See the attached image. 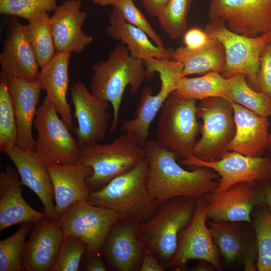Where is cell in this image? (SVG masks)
<instances>
[{"label": "cell", "instance_id": "cell-1", "mask_svg": "<svg viewBox=\"0 0 271 271\" xmlns=\"http://www.w3.org/2000/svg\"><path fill=\"white\" fill-rule=\"evenodd\" d=\"M148 163V190L159 205L178 197L198 198L217 188L219 175L213 169L193 166L182 168L178 157L156 140H148L143 147Z\"/></svg>", "mask_w": 271, "mask_h": 271}, {"label": "cell", "instance_id": "cell-2", "mask_svg": "<svg viewBox=\"0 0 271 271\" xmlns=\"http://www.w3.org/2000/svg\"><path fill=\"white\" fill-rule=\"evenodd\" d=\"M90 91L111 103L113 116L109 132H114L125 88L131 94L139 90L148 74L143 60L132 56L125 45L120 43L110 53L107 59L94 64Z\"/></svg>", "mask_w": 271, "mask_h": 271}, {"label": "cell", "instance_id": "cell-3", "mask_svg": "<svg viewBox=\"0 0 271 271\" xmlns=\"http://www.w3.org/2000/svg\"><path fill=\"white\" fill-rule=\"evenodd\" d=\"M148 163L145 157L130 170L90 192L88 201L116 212L120 219L146 221L159 205L148 190Z\"/></svg>", "mask_w": 271, "mask_h": 271}, {"label": "cell", "instance_id": "cell-4", "mask_svg": "<svg viewBox=\"0 0 271 271\" xmlns=\"http://www.w3.org/2000/svg\"><path fill=\"white\" fill-rule=\"evenodd\" d=\"M197 199L189 197L169 199L159 205L155 213L139 225L140 238L166 262L175 253L181 233L194 216Z\"/></svg>", "mask_w": 271, "mask_h": 271}, {"label": "cell", "instance_id": "cell-5", "mask_svg": "<svg viewBox=\"0 0 271 271\" xmlns=\"http://www.w3.org/2000/svg\"><path fill=\"white\" fill-rule=\"evenodd\" d=\"M145 158L142 147L128 135L122 134L112 142L80 147L78 163L91 168L86 179L91 189L101 188L116 177L133 168Z\"/></svg>", "mask_w": 271, "mask_h": 271}, {"label": "cell", "instance_id": "cell-6", "mask_svg": "<svg viewBox=\"0 0 271 271\" xmlns=\"http://www.w3.org/2000/svg\"><path fill=\"white\" fill-rule=\"evenodd\" d=\"M196 101L172 92L161 107L156 140L181 160L192 155L200 132Z\"/></svg>", "mask_w": 271, "mask_h": 271}, {"label": "cell", "instance_id": "cell-7", "mask_svg": "<svg viewBox=\"0 0 271 271\" xmlns=\"http://www.w3.org/2000/svg\"><path fill=\"white\" fill-rule=\"evenodd\" d=\"M197 116L201 118V138L192 155L205 162L216 161L228 152L235 125L232 102L223 97H210L197 105Z\"/></svg>", "mask_w": 271, "mask_h": 271}, {"label": "cell", "instance_id": "cell-8", "mask_svg": "<svg viewBox=\"0 0 271 271\" xmlns=\"http://www.w3.org/2000/svg\"><path fill=\"white\" fill-rule=\"evenodd\" d=\"M58 114L46 95L37 108L34 121L37 132L34 151L46 165L76 164L80 146Z\"/></svg>", "mask_w": 271, "mask_h": 271}, {"label": "cell", "instance_id": "cell-9", "mask_svg": "<svg viewBox=\"0 0 271 271\" xmlns=\"http://www.w3.org/2000/svg\"><path fill=\"white\" fill-rule=\"evenodd\" d=\"M205 30L211 37L218 40L224 47L226 60L222 75L229 78L237 74L244 75L255 89L260 91L257 75L260 56L271 41V32L256 37H248L231 31L219 22H211Z\"/></svg>", "mask_w": 271, "mask_h": 271}, {"label": "cell", "instance_id": "cell-10", "mask_svg": "<svg viewBox=\"0 0 271 271\" xmlns=\"http://www.w3.org/2000/svg\"><path fill=\"white\" fill-rule=\"evenodd\" d=\"M120 218L112 210L83 200L72 205L59 222L64 234L83 241L89 251L96 252Z\"/></svg>", "mask_w": 271, "mask_h": 271}, {"label": "cell", "instance_id": "cell-11", "mask_svg": "<svg viewBox=\"0 0 271 271\" xmlns=\"http://www.w3.org/2000/svg\"><path fill=\"white\" fill-rule=\"evenodd\" d=\"M211 22L225 24L231 31L256 37L271 32V0H210Z\"/></svg>", "mask_w": 271, "mask_h": 271}, {"label": "cell", "instance_id": "cell-12", "mask_svg": "<svg viewBox=\"0 0 271 271\" xmlns=\"http://www.w3.org/2000/svg\"><path fill=\"white\" fill-rule=\"evenodd\" d=\"M206 202L203 197L197 199L194 216L179 236L177 249L164 265L165 269L184 266L190 260L207 261L221 270L219 251L207 225Z\"/></svg>", "mask_w": 271, "mask_h": 271}, {"label": "cell", "instance_id": "cell-13", "mask_svg": "<svg viewBox=\"0 0 271 271\" xmlns=\"http://www.w3.org/2000/svg\"><path fill=\"white\" fill-rule=\"evenodd\" d=\"M180 163L189 167H206L216 172L220 178L215 192H221L240 182H271V156L249 157L228 151L216 161L205 162L191 155L185 160H180Z\"/></svg>", "mask_w": 271, "mask_h": 271}, {"label": "cell", "instance_id": "cell-14", "mask_svg": "<svg viewBox=\"0 0 271 271\" xmlns=\"http://www.w3.org/2000/svg\"><path fill=\"white\" fill-rule=\"evenodd\" d=\"M203 197L207 206V219L215 221L252 222L254 208L265 205L260 183H237Z\"/></svg>", "mask_w": 271, "mask_h": 271}, {"label": "cell", "instance_id": "cell-15", "mask_svg": "<svg viewBox=\"0 0 271 271\" xmlns=\"http://www.w3.org/2000/svg\"><path fill=\"white\" fill-rule=\"evenodd\" d=\"M70 92L78 126L73 128L80 147L100 143L109 127V102L93 95L80 81L74 83Z\"/></svg>", "mask_w": 271, "mask_h": 271}, {"label": "cell", "instance_id": "cell-16", "mask_svg": "<svg viewBox=\"0 0 271 271\" xmlns=\"http://www.w3.org/2000/svg\"><path fill=\"white\" fill-rule=\"evenodd\" d=\"M158 73L161 81L159 92L153 94L151 87H145L135 111L134 118L121 123V130L142 148L148 140L152 122L181 77L178 70L170 67L162 68Z\"/></svg>", "mask_w": 271, "mask_h": 271}, {"label": "cell", "instance_id": "cell-17", "mask_svg": "<svg viewBox=\"0 0 271 271\" xmlns=\"http://www.w3.org/2000/svg\"><path fill=\"white\" fill-rule=\"evenodd\" d=\"M64 236L59 222L48 217L33 223L23 257L24 270L53 271Z\"/></svg>", "mask_w": 271, "mask_h": 271}, {"label": "cell", "instance_id": "cell-18", "mask_svg": "<svg viewBox=\"0 0 271 271\" xmlns=\"http://www.w3.org/2000/svg\"><path fill=\"white\" fill-rule=\"evenodd\" d=\"M0 64L1 72L8 76L37 81L40 67L28 40L26 25L18 17L10 16L9 19Z\"/></svg>", "mask_w": 271, "mask_h": 271}, {"label": "cell", "instance_id": "cell-19", "mask_svg": "<svg viewBox=\"0 0 271 271\" xmlns=\"http://www.w3.org/2000/svg\"><path fill=\"white\" fill-rule=\"evenodd\" d=\"M81 0H67L58 6L49 18V26L56 52L80 53L93 38L85 34L83 24L87 13L81 11Z\"/></svg>", "mask_w": 271, "mask_h": 271}, {"label": "cell", "instance_id": "cell-20", "mask_svg": "<svg viewBox=\"0 0 271 271\" xmlns=\"http://www.w3.org/2000/svg\"><path fill=\"white\" fill-rule=\"evenodd\" d=\"M6 154L14 163L20 176L21 185L34 192L43 205L44 212L54 221H59L55 210L54 194L51 178L46 165L34 150L15 146Z\"/></svg>", "mask_w": 271, "mask_h": 271}, {"label": "cell", "instance_id": "cell-21", "mask_svg": "<svg viewBox=\"0 0 271 271\" xmlns=\"http://www.w3.org/2000/svg\"><path fill=\"white\" fill-rule=\"evenodd\" d=\"M46 166L53 186L55 210L60 220L72 205L80 201H88L90 192L86 179L92 174V170L79 163Z\"/></svg>", "mask_w": 271, "mask_h": 271}, {"label": "cell", "instance_id": "cell-22", "mask_svg": "<svg viewBox=\"0 0 271 271\" xmlns=\"http://www.w3.org/2000/svg\"><path fill=\"white\" fill-rule=\"evenodd\" d=\"M140 222L120 218L103 244L107 257L118 270H133L142 259L146 244L139 236Z\"/></svg>", "mask_w": 271, "mask_h": 271}, {"label": "cell", "instance_id": "cell-23", "mask_svg": "<svg viewBox=\"0 0 271 271\" xmlns=\"http://www.w3.org/2000/svg\"><path fill=\"white\" fill-rule=\"evenodd\" d=\"M208 226L225 262L242 261L257 255L255 231L252 222L210 220Z\"/></svg>", "mask_w": 271, "mask_h": 271}, {"label": "cell", "instance_id": "cell-24", "mask_svg": "<svg viewBox=\"0 0 271 271\" xmlns=\"http://www.w3.org/2000/svg\"><path fill=\"white\" fill-rule=\"evenodd\" d=\"M20 176L12 165L0 174V231L18 224L34 223L48 217L31 207L22 195Z\"/></svg>", "mask_w": 271, "mask_h": 271}, {"label": "cell", "instance_id": "cell-25", "mask_svg": "<svg viewBox=\"0 0 271 271\" xmlns=\"http://www.w3.org/2000/svg\"><path fill=\"white\" fill-rule=\"evenodd\" d=\"M8 84L16 116L17 146L34 150L36 140L32 128L42 89L37 81L8 75Z\"/></svg>", "mask_w": 271, "mask_h": 271}, {"label": "cell", "instance_id": "cell-26", "mask_svg": "<svg viewBox=\"0 0 271 271\" xmlns=\"http://www.w3.org/2000/svg\"><path fill=\"white\" fill-rule=\"evenodd\" d=\"M232 104L235 131L228 146V151L249 157H262L268 143L267 117L258 115L238 104L232 102Z\"/></svg>", "mask_w": 271, "mask_h": 271}, {"label": "cell", "instance_id": "cell-27", "mask_svg": "<svg viewBox=\"0 0 271 271\" xmlns=\"http://www.w3.org/2000/svg\"><path fill=\"white\" fill-rule=\"evenodd\" d=\"M71 56L70 52H56L49 63L40 69L37 79L69 130L73 128V120L70 105L67 100Z\"/></svg>", "mask_w": 271, "mask_h": 271}, {"label": "cell", "instance_id": "cell-28", "mask_svg": "<svg viewBox=\"0 0 271 271\" xmlns=\"http://www.w3.org/2000/svg\"><path fill=\"white\" fill-rule=\"evenodd\" d=\"M108 20L107 35L126 45L132 56L143 61L150 58L172 59L174 50L154 45L143 31L126 22L116 8L108 15Z\"/></svg>", "mask_w": 271, "mask_h": 271}, {"label": "cell", "instance_id": "cell-29", "mask_svg": "<svg viewBox=\"0 0 271 271\" xmlns=\"http://www.w3.org/2000/svg\"><path fill=\"white\" fill-rule=\"evenodd\" d=\"M172 59L181 62V77L203 74L211 71L222 73L225 64V52L222 43L211 37L203 47L190 50L180 46L174 51Z\"/></svg>", "mask_w": 271, "mask_h": 271}, {"label": "cell", "instance_id": "cell-30", "mask_svg": "<svg viewBox=\"0 0 271 271\" xmlns=\"http://www.w3.org/2000/svg\"><path fill=\"white\" fill-rule=\"evenodd\" d=\"M227 78L211 71L194 78L181 77L172 93L187 99L201 100L210 97L227 98Z\"/></svg>", "mask_w": 271, "mask_h": 271}, {"label": "cell", "instance_id": "cell-31", "mask_svg": "<svg viewBox=\"0 0 271 271\" xmlns=\"http://www.w3.org/2000/svg\"><path fill=\"white\" fill-rule=\"evenodd\" d=\"M246 76L237 74L227 78L226 99L265 117L271 115V99L261 91L253 90L246 82Z\"/></svg>", "mask_w": 271, "mask_h": 271}, {"label": "cell", "instance_id": "cell-32", "mask_svg": "<svg viewBox=\"0 0 271 271\" xmlns=\"http://www.w3.org/2000/svg\"><path fill=\"white\" fill-rule=\"evenodd\" d=\"M48 13H43L29 19L26 25L28 40L40 69L46 66L56 53Z\"/></svg>", "mask_w": 271, "mask_h": 271}, {"label": "cell", "instance_id": "cell-33", "mask_svg": "<svg viewBox=\"0 0 271 271\" xmlns=\"http://www.w3.org/2000/svg\"><path fill=\"white\" fill-rule=\"evenodd\" d=\"M17 130L8 75L0 74V151L6 153L17 146Z\"/></svg>", "mask_w": 271, "mask_h": 271}, {"label": "cell", "instance_id": "cell-34", "mask_svg": "<svg viewBox=\"0 0 271 271\" xmlns=\"http://www.w3.org/2000/svg\"><path fill=\"white\" fill-rule=\"evenodd\" d=\"M251 218L257 247V270L271 271V214L265 205H258Z\"/></svg>", "mask_w": 271, "mask_h": 271}, {"label": "cell", "instance_id": "cell-35", "mask_svg": "<svg viewBox=\"0 0 271 271\" xmlns=\"http://www.w3.org/2000/svg\"><path fill=\"white\" fill-rule=\"evenodd\" d=\"M33 225L32 222L22 223L13 235L0 241V271L24 270L25 239Z\"/></svg>", "mask_w": 271, "mask_h": 271}, {"label": "cell", "instance_id": "cell-36", "mask_svg": "<svg viewBox=\"0 0 271 271\" xmlns=\"http://www.w3.org/2000/svg\"><path fill=\"white\" fill-rule=\"evenodd\" d=\"M194 0H170L158 20L162 29L173 39L184 36L187 31V17Z\"/></svg>", "mask_w": 271, "mask_h": 271}, {"label": "cell", "instance_id": "cell-37", "mask_svg": "<svg viewBox=\"0 0 271 271\" xmlns=\"http://www.w3.org/2000/svg\"><path fill=\"white\" fill-rule=\"evenodd\" d=\"M57 0H0V14L28 21L43 13L54 11Z\"/></svg>", "mask_w": 271, "mask_h": 271}, {"label": "cell", "instance_id": "cell-38", "mask_svg": "<svg viewBox=\"0 0 271 271\" xmlns=\"http://www.w3.org/2000/svg\"><path fill=\"white\" fill-rule=\"evenodd\" d=\"M86 244L79 239L64 234L63 241L53 271L79 270Z\"/></svg>", "mask_w": 271, "mask_h": 271}, {"label": "cell", "instance_id": "cell-39", "mask_svg": "<svg viewBox=\"0 0 271 271\" xmlns=\"http://www.w3.org/2000/svg\"><path fill=\"white\" fill-rule=\"evenodd\" d=\"M114 7L117 9L126 22L143 31L155 45L164 47L161 38L135 6L133 0H121Z\"/></svg>", "mask_w": 271, "mask_h": 271}, {"label": "cell", "instance_id": "cell-40", "mask_svg": "<svg viewBox=\"0 0 271 271\" xmlns=\"http://www.w3.org/2000/svg\"><path fill=\"white\" fill-rule=\"evenodd\" d=\"M260 91L271 99V42L264 48L260 56V66L257 75Z\"/></svg>", "mask_w": 271, "mask_h": 271}, {"label": "cell", "instance_id": "cell-41", "mask_svg": "<svg viewBox=\"0 0 271 271\" xmlns=\"http://www.w3.org/2000/svg\"><path fill=\"white\" fill-rule=\"evenodd\" d=\"M211 37L205 30L194 27L186 31L183 36L185 47L190 50H197L205 46Z\"/></svg>", "mask_w": 271, "mask_h": 271}, {"label": "cell", "instance_id": "cell-42", "mask_svg": "<svg viewBox=\"0 0 271 271\" xmlns=\"http://www.w3.org/2000/svg\"><path fill=\"white\" fill-rule=\"evenodd\" d=\"M164 266L157 260L151 249L146 246L144 251L140 270L164 271Z\"/></svg>", "mask_w": 271, "mask_h": 271}, {"label": "cell", "instance_id": "cell-43", "mask_svg": "<svg viewBox=\"0 0 271 271\" xmlns=\"http://www.w3.org/2000/svg\"><path fill=\"white\" fill-rule=\"evenodd\" d=\"M150 16L158 17L170 0H141Z\"/></svg>", "mask_w": 271, "mask_h": 271}, {"label": "cell", "instance_id": "cell-44", "mask_svg": "<svg viewBox=\"0 0 271 271\" xmlns=\"http://www.w3.org/2000/svg\"><path fill=\"white\" fill-rule=\"evenodd\" d=\"M85 270L87 271H105L107 269L100 257L93 255L89 256L88 258L85 265Z\"/></svg>", "mask_w": 271, "mask_h": 271}, {"label": "cell", "instance_id": "cell-45", "mask_svg": "<svg viewBox=\"0 0 271 271\" xmlns=\"http://www.w3.org/2000/svg\"><path fill=\"white\" fill-rule=\"evenodd\" d=\"M265 205L271 214V182L260 183Z\"/></svg>", "mask_w": 271, "mask_h": 271}, {"label": "cell", "instance_id": "cell-46", "mask_svg": "<svg viewBox=\"0 0 271 271\" xmlns=\"http://www.w3.org/2000/svg\"><path fill=\"white\" fill-rule=\"evenodd\" d=\"M200 261L195 266H194L191 270L194 271H210L213 270L214 269H216L215 267L211 263L203 260H200Z\"/></svg>", "mask_w": 271, "mask_h": 271}, {"label": "cell", "instance_id": "cell-47", "mask_svg": "<svg viewBox=\"0 0 271 271\" xmlns=\"http://www.w3.org/2000/svg\"><path fill=\"white\" fill-rule=\"evenodd\" d=\"M94 4L100 6H115L121 0H90Z\"/></svg>", "mask_w": 271, "mask_h": 271}, {"label": "cell", "instance_id": "cell-48", "mask_svg": "<svg viewBox=\"0 0 271 271\" xmlns=\"http://www.w3.org/2000/svg\"><path fill=\"white\" fill-rule=\"evenodd\" d=\"M266 152H267L269 154V156H271V132L270 133H269L268 143Z\"/></svg>", "mask_w": 271, "mask_h": 271}, {"label": "cell", "instance_id": "cell-49", "mask_svg": "<svg viewBox=\"0 0 271 271\" xmlns=\"http://www.w3.org/2000/svg\"><path fill=\"white\" fill-rule=\"evenodd\" d=\"M270 42H271V41H270Z\"/></svg>", "mask_w": 271, "mask_h": 271}]
</instances>
